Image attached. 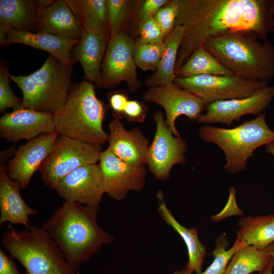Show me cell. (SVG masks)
Masks as SVG:
<instances>
[{"label":"cell","mask_w":274,"mask_h":274,"mask_svg":"<svg viewBox=\"0 0 274 274\" xmlns=\"http://www.w3.org/2000/svg\"><path fill=\"white\" fill-rule=\"evenodd\" d=\"M179 1L175 26H184L185 35L175 73L190 54L210 38L246 33L265 41L274 29V0Z\"/></svg>","instance_id":"obj_1"},{"label":"cell","mask_w":274,"mask_h":274,"mask_svg":"<svg viewBox=\"0 0 274 274\" xmlns=\"http://www.w3.org/2000/svg\"><path fill=\"white\" fill-rule=\"evenodd\" d=\"M99 206L64 200L42 227L57 243L70 265L77 272L113 237L97 223Z\"/></svg>","instance_id":"obj_2"},{"label":"cell","mask_w":274,"mask_h":274,"mask_svg":"<svg viewBox=\"0 0 274 274\" xmlns=\"http://www.w3.org/2000/svg\"><path fill=\"white\" fill-rule=\"evenodd\" d=\"M203 46L235 76L267 84L274 78V45L252 33L210 38Z\"/></svg>","instance_id":"obj_3"},{"label":"cell","mask_w":274,"mask_h":274,"mask_svg":"<svg viewBox=\"0 0 274 274\" xmlns=\"http://www.w3.org/2000/svg\"><path fill=\"white\" fill-rule=\"evenodd\" d=\"M95 87L85 80L72 84L65 103L53 114L59 134L94 145L107 142L108 133L102 127L107 107L97 97Z\"/></svg>","instance_id":"obj_4"},{"label":"cell","mask_w":274,"mask_h":274,"mask_svg":"<svg viewBox=\"0 0 274 274\" xmlns=\"http://www.w3.org/2000/svg\"><path fill=\"white\" fill-rule=\"evenodd\" d=\"M1 241L11 257L24 267L25 274H77L42 227L31 226L19 231L9 225Z\"/></svg>","instance_id":"obj_5"},{"label":"cell","mask_w":274,"mask_h":274,"mask_svg":"<svg viewBox=\"0 0 274 274\" xmlns=\"http://www.w3.org/2000/svg\"><path fill=\"white\" fill-rule=\"evenodd\" d=\"M72 67L49 55L42 66L30 75L10 74L22 91V108L53 114L61 108L72 85Z\"/></svg>","instance_id":"obj_6"},{"label":"cell","mask_w":274,"mask_h":274,"mask_svg":"<svg viewBox=\"0 0 274 274\" xmlns=\"http://www.w3.org/2000/svg\"><path fill=\"white\" fill-rule=\"evenodd\" d=\"M198 134L203 140L216 144L223 150L226 159L224 168L232 174L247 168L246 162L254 150L274 142V131L267 125L264 113L232 128L204 125Z\"/></svg>","instance_id":"obj_7"},{"label":"cell","mask_w":274,"mask_h":274,"mask_svg":"<svg viewBox=\"0 0 274 274\" xmlns=\"http://www.w3.org/2000/svg\"><path fill=\"white\" fill-rule=\"evenodd\" d=\"M102 146L59 135L39 170L42 182L56 189L61 180L78 168L99 161Z\"/></svg>","instance_id":"obj_8"},{"label":"cell","mask_w":274,"mask_h":274,"mask_svg":"<svg viewBox=\"0 0 274 274\" xmlns=\"http://www.w3.org/2000/svg\"><path fill=\"white\" fill-rule=\"evenodd\" d=\"M176 85L202 99L207 105L217 101L249 97L267 84L236 76L200 75L176 78Z\"/></svg>","instance_id":"obj_9"},{"label":"cell","mask_w":274,"mask_h":274,"mask_svg":"<svg viewBox=\"0 0 274 274\" xmlns=\"http://www.w3.org/2000/svg\"><path fill=\"white\" fill-rule=\"evenodd\" d=\"M134 41L124 32L109 40L101 64V88H113L122 82L131 92L141 88L133 57Z\"/></svg>","instance_id":"obj_10"},{"label":"cell","mask_w":274,"mask_h":274,"mask_svg":"<svg viewBox=\"0 0 274 274\" xmlns=\"http://www.w3.org/2000/svg\"><path fill=\"white\" fill-rule=\"evenodd\" d=\"M153 117L156 131L149 148L147 164L157 179L164 181L169 177L175 165L186 162L187 144L180 136H175L167 127L162 112H156Z\"/></svg>","instance_id":"obj_11"},{"label":"cell","mask_w":274,"mask_h":274,"mask_svg":"<svg viewBox=\"0 0 274 274\" xmlns=\"http://www.w3.org/2000/svg\"><path fill=\"white\" fill-rule=\"evenodd\" d=\"M105 193L120 201L130 191H140L145 186L146 165H135L127 163L116 156L108 148L101 151L99 159Z\"/></svg>","instance_id":"obj_12"},{"label":"cell","mask_w":274,"mask_h":274,"mask_svg":"<svg viewBox=\"0 0 274 274\" xmlns=\"http://www.w3.org/2000/svg\"><path fill=\"white\" fill-rule=\"evenodd\" d=\"M143 96L145 100L155 102L164 109L166 124L177 136L180 135L175 125L176 119L184 115L190 121H197L207 106L200 97L174 83L150 87Z\"/></svg>","instance_id":"obj_13"},{"label":"cell","mask_w":274,"mask_h":274,"mask_svg":"<svg viewBox=\"0 0 274 274\" xmlns=\"http://www.w3.org/2000/svg\"><path fill=\"white\" fill-rule=\"evenodd\" d=\"M273 97L274 85H266L249 97L217 101L208 105L206 112L197 121L206 124L219 122L229 126L233 121L238 120L245 115H260Z\"/></svg>","instance_id":"obj_14"},{"label":"cell","mask_w":274,"mask_h":274,"mask_svg":"<svg viewBox=\"0 0 274 274\" xmlns=\"http://www.w3.org/2000/svg\"><path fill=\"white\" fill-rule=\"evenodd\" d=\"M55 190L64 200L99 206L105 193L99 164L82 166L64 177Z\"/></svg>","instance_id":"obj_15"},{"label":"cell","mask_w":274,"mask_h":274,"mask_svg":"<svg viewBox=\"0 0 274 274\" xmlns=\"http://www.w3.org/2000/svg\"><path fill=\"white\" fill-rule=\"evenodd\" d=\"M57 132L42 133L19 147L7 165L10 177L27 188L34 174L49 154L59 135Z\"/></svg>","instance_id":"obj_16"},{"label":"cell","mask_w":274,"mask_h":274,"mask_svg":"<svg viewBox=\"0 0 274 274\" xmlns=\"http://www.w3.org/2000/svg\"><path fill=\"white\" fill-rule=\"evenodd\" d=\"M56 132L53 115L21 108L6 113L0 118V136L9 142L33 139L44 133Z\"/></svg>","instance_id":"obj_17"},{"label":"cell","mask_w":274,"mask_h":274,"mask_svg":"<svg viewBox=\"0 0 274 274\" xmlns=\"http://www.w3.org/2000/svg\"><path fill=\"white\" fill-rule=\"evenodd\" d=\"M108 127V148L116 156L132 165L147 164L150 145L140 129L127 130L117 119L112 120Z\"/></svg>","instance_id":"obj_18"},{"label":"cell","mask_w":274,"mask_h":274,"mask_svg":"<svg viewBox=\"0 0 274 274\" xmlns=\"http://www.w3.org/2000/svg\"><path fill=\"white\" fill-rule=\"evenodd\" d=\"M19 183L11 179L7 166L0 164V226L5 222L20 224L25 228L31 226L30 216H37L38 210L29 207L21 196Z\"/></svg>","instance_id":"obj_19"},{"label":"cell","mask_w":274,"mask_h":274,"mask_svg":"<svg viewBox=\"0 0 274 274\" xmlns=\"http://www.w3.org/2000/svg\"><path fill=\"white\" fill-rule=\"evenodd\" d=\"M79 41L50 33L10 29L4 45L14 43L27 45L35 49L48 52L63 64L73 66L74 61L71 57V51Z\"/></svg>","instance_id":"obj_20"},{"label":"cell","mask_w":274,"mask_h":274,"mask_svg":"<svg viewBox=\"0 0 274 274\" xmlns=\"http://www.w3.org/2000/svg\"><path fill=\"white\" fill-rule=\"evenodd\" d=\"M84 29L65 0L53 1L41 13L37 32L79 40Z\"/></svg>","instance_id":"obj_21"},{"label":"cell","mask_w":274,"mask_h":274,"mask_svg":"<svg viewBox=\"0 0 274 274\" xmlns=\"http://www.w3.org/2000/svg\"><path fill=\"white\" fill-rule=\"evenodd\" d=\"M109 39L101 35L84 32L74 51V57L84 71V80L101 88V68Z\"/></svg>","instance_id":"obj_22"},{"label":"cell","mask_w":274,"mask_h":274,"mask_svg":"<svg viewBox=\"0 0 274 274\" xmlns=\"http://www.w3.org/2000/svg\"><path fill=\"white\" fill-rule=\"evenodd\" d=\"M42 10L37 0H1L0 26L37 32Z\"/></svg>","instance_id":"obj_23"},{"label":"cell","mask_w":274,"mask_h":274,"mask_svg":"<svg viewBox=\"0 0 274 274\" xmlns=\"http://www.w3.org/2000/svg\"><path fill=\"white\" fill-rule=\"evenodd\" d=\"M158 212L162 219L182 237L188 251V262L186 264L192 272L200 274L206 257L207 247L200 241L197 228H187L181 225L167 208L161 191L157 194Z\"/></svg>","instance_id":"obj_24"},{"label":"cell","mask_w":274,"mask_h":274,"mask_svg":"<svg viewBox=\"0 0 274 274\" xmlns=\"http://www.w3.org/2000/svg\"><path fill=\"white\" fill-rule=\"evenodd\" d=\"M236 239L244 247L265 249L274 243V215L241 218Z\"/></svg>","instance_id":"obj_25"},{"label":"cell","mask_w":274,"mask_h":274,"mask_svg":"<svg viewBox=\"0 0 274 274\" xmlns=\"http://www.w3.org/2000/svg\"><path fill=\"white\" fill-rule=\"evenodd\" d=\"M84 30L110 39L106 0H65Z\"/></svg>","instance_id":"obj_26"},{"label":"cell","mask_w":274,"mask_h":274,"mask_svg":"<svg viewBox=\"0 0 274 274\" xmlns=\"http://www.w3.org/2000/svg\"><path fill=\"white\" fill-rule=\"evenodd\" d=\"M185 35L182 25L175 26L165 38V48L156 71L147 79L146 84L149 87L159 86L174 82L175 69L178 53Z\"/></svg>","instance_id":"obj_27"},{"label":"cell","mask_w":274,"mask_h":274,"mask_svg":"<svg viewBox=\"0 0 274 274\" xmlns=\"http://www.w3.org/2000/svg\"><path fill=\"white\" fill-rule=\"evenodd\" d=\"M176 78H186L200 75L233 76L203 46L195 49L177 70Z\"/></svg>","instance_id":"obj_28"},{"label":"cell","mask_w":274,"mask_h":274,"mask_svg":"<svg viewBox=\"0 0 274 274\" xmlns=\"http://www.w3.org/2000/svg\"><path fill=\"white\" fill-rule=\"evenodd\" d=\"M272 259L265 249L246 246L238 250L229 261L224 274H251L262 271Z\"/></svg>","instance_id":"obj_29"},{"label":"cell","mask_w":274,"mask_h":274,"mask_svg":"<svg viewBox=\"0 0 274 274\" xmlns=\"http://www.w3.org/2000/svg\"><path fill=\"white\" fill-rule=\"evenodd\" d=\"M164 48V42L144 44L135 40L133 57L136 67L144 71H156L161 60Z\"/></svg>","instance_id":"obj_30"},{"label":"cell","mask_w":274,"mask_h":274,"mask_svg":"<svg viewBox=\"0 0 274 274\" xmlns=\"http://www.w3.org/2000/svg\"><path fill=\"white\" fill-rule=\"evenodd\" d=\"M229 243L226 235H221L216 240L215 249L211 253L214 256L212 263L200 274H224L234 253L244 247L235 240L232 246L227 249Z\"/></svg>","instance_id":"obj_31"},{"label":"cell","mask_w":274,"mask_h":274,"mask_svg":"<svg viewBox=\"0 0 274 274\" xmlns=\"http://www.w3.org/2000/svg\"><path fill=\"white\" fill-rule=\"evenodd\" d=\"M108 19L110 33L109 40L124 32L123 29L131 11L132 1L106 0Z\"/></svg>","instance_id":"obj_32"},{"label":"cell","mask_w":274,"mask_h":274,"mask_svg":"<svg viewBox=\"0 0 274 274\" xmlns=\"http://www.w3.org/2000/svg\"><path fill=\"white\" fill-rule=\"evenodd\" d=\"M10 74L4 61L0 63V112L4 113L8 109L14 110L22 108V98L17 96L11 89L9 79Z\"/></svg>","instance_id":"obj_33"},{"label":"cell","mask_w":274,"mask_h":274,"mask_svg":"<svg viewBox=\"0 0 274 274\" xmlns=\"http://www.w3.org/2000/svg\"><path fill=\"white\" fill-rule=\"evenodd\" d=\"M139 38L135 40L140 43L164 42L165 37L153 16L145 17L138 23Z\"/></svg>","instance_id":"obj_34"},{"label":"cell","mask_w":274,"mask_h":274,"mask_svg":"<svg viewBox=\"0 0 274 274\" xmlns=\"http://www.w3.org/2000/svg\"><path fill=\"white\" fill-rule=\"evenodd\" d=\"M179 8V0H170L154 15V18L166 37L174 29Z\"/></svg>","instance_id":"obj_35"},{"label":"cell","mask_w":274,"mask_h":274,"mask_svg":"<svg viewBox=\"0 0 274 274\" xmlns=\"http://www.w3.org/2000/svg\"><path fill=\"white\" fill-rule=\"evenodd\" d=\"M109 106L114 119L123 118V114L129 100L126 94L121 91H114L108 94Z\"/></svg>","instance_id":"obj_36"},{"label":"cell","mask_w":274,"mask_h":274,"mask_svg":"<svg viewBox=\"0 0 274 274\" xmlns=\"http://www.w3.org/2000/svg\"><path fill=\"white\" fill-rule=\"evenodd\" d=\"M147 109L145 105L137 100H129L125 107L123 118L130 122H143L145 121Z\"/></svg>","instance_id":"obj_37"},{"label":"cell","mask_w":274,"mask_h":274,"mask_svg":"<svg viewBox=\"0 0 274 274\" xmlns=\"http://www.w3.org/2000/svg\"><path fill=\"white\" fill-rule=\"evenodd\" d=\"M170 0H145L141 1L137 13L139 21L146 16H153Z\"/></svg>","instance_id":"obj_38"},{"label":"cell","mask_w":274,"mask_h":274,"mask_svg":"<svg viewBox=\"0 0 274 274\" xmlns=\"http://www.w3.org/2000/svg\"><path fill=\"white\" fill-rule=\"evenodd\" d=\"M0 274H20L15 264L0 248Z\"/></svg>","instance_id":"obj_39"},{"label":"cell","mask_w":274,"mask_h":274,"mask_svg":"<svg viewBox=\"0 0 274 274\" xmlns=\"http://www.w3.org/2000/svg\"><path fill=\"white\" fill-rule=\"evenodd\" d=\"M16 150V145L14 144L8 149L2 151L0 153V164H5L10 158L14 156Z\"/></svg>","instance_id":"obj_40"},{"label":"cell","mask_w":274,"mask_h":274,"mask_svg":"<svg viewBox=\"0 0 274 274\" xmlns=\"http://www.w3.org/2000/svg\"><path fill=\"white\" fill-rule=\"evenodd\" d=\"M273 265L272 263V259L267 266L258 274H272Z\"/></svg>","instance_id":"obj_41"},{"label":"cell","mask_w":274,"mask_h":274,"mask_svg":"<svg viewBox=\"0 0 274 274\" xmlns=\"http://www.w3.org/2000/svg\"><path fill=\"white\" fill-rule=\"evenodd\" d=\"M265 150L267 153L274 156V142L266 145Z\"/></svg>","instance_id":"obj_42"},{"label":"cell","mask_w":274,"mask_h":274,"mask_svg":"<svg viewBox=\"0 0 274 274\" xmlns=\"http://www.w3.org/2000/svg\"><path fill=\"white\" fill-rule=\"evenodd\" d=\"M265 250L272 257L274 258V243L268 246Z\"/></svg>","instance_id":"obj_43"},{"label":"cell","mask_w":274,"mask_h":274,"mask_svg":"<svg viewBox=\"0 0 274 274\" xmlns=\"http://www.w3.org/2000/svg\"><path fill=\"white\" fill-rule=\"evenodd\" d=\"M193 272L190 271L187 266H185V268L182 270L176 271L173 274H192Z\"/></svg>","instance_id":"obj_44"},{"label":"cell","mask_w":274,"mask_h":274,"mask_svg":"<svg viewBox=\"0 0 274 274\" xmlns=\"http://www.w3.org/2000/svg\"><path fill=\"white\" fill-rule=\"evenodd\" d=\"M272 263L273 267L274 268V258L273 257H272Z\"/></svg>","instance_id":"obj_45"}]
</instances>
